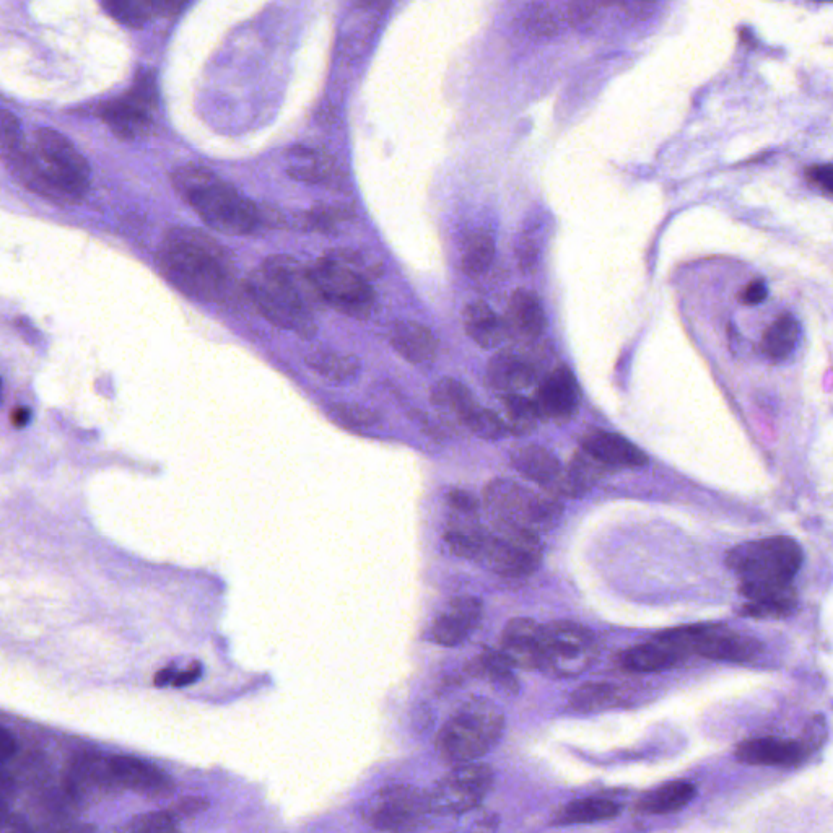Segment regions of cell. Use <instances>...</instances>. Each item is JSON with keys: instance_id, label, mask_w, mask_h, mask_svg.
<instances>
[{"instance_id": "f1b7e54d", "label": "cell", "mask_w": 833, "mask_h": 833, "mask_svg": "<svg viewBox=\"0 0 833 833\" xmlns=\"http://www.w3.org/2000/svg\"><path fill=\"white\" fill-rule=\"evenodd\" d=\"M101 7L116 22L126 27L142 28L150 18L158 15H175L183 9L181 2H150V0H108Z\"/></svg>"}, {"instance_id": "60d3db41", "label": "cell", "mask_w": 833, "mask_h": 833, "mask_svg": "<svg viewBox=\"0 0 833 833\" xmlns=\"http://www.w3.org/2000/svg\"><path fill=\"white\" fill-rule=\"evenodd\" d=\"M479 669L490 682L498 685L505 692H515L516 679L513 676V666L506 661L500 651H487L480 656Z\"/></svg>"}, {"instance_id": "7402d4cb", "label": "cell", "mask_w": 833, "mask_h": 833, "mask_svg": "<svg viewBox=\"0 0 833 833\" xmlns=\"http://www.w3.org/2000/svg\"><path fill=\"white\" fill-rule=\"evenodd\" d=\"M118 786L111 775L110 757L82 754L70 765L66 777V791L70 798L88 796L90 791H111Z\"/></svg>"}, {"instance_id": "9f6ffc18", "label": "cell", "mask_w": 833, "mask_h": 833, "mask_svg": "<svg viewBox=\"0 0 833 833\" xmlns=\"http://www.w3.org/2000/svg\"><path fill=\"white\" fill-rule=\"evenodd\" d=\"M176 676H178V672H176L175 668L162 669V671L158 672L157 676H155V685H157V687H166V685L170 684L173 685Z\"/></svg>"}, {"instance_id": "603a6c76", "label": "cell", "mask_w": 833, "mask_h": 833, "mask_svg": "<svg viewBox=\"0 0 833 833\" xmlns=\"http://www.w3.org/2000/svg\"><path fill=\"white\" fill-rule=\"evenodd\" d=\"M487 381L502 396L519 394L537 381V370L528 358L515 352L493 355L487 367Z\"/></svg>"}, {"instance_id": "6f0895ef", "label": "cell", "mask_w": 833, "mask_h": 833, "mask_svg": "<svg viewBox=\"0 0 833 833\" xmlns=\"http://www.w3.org/2000/svg\"><path fill=\"white\" fill-rule=\"evenodd\" d=\"M62 833H95L93 832V827H77V829H70L66 830V832Z\"/></svg>"}, {"instance_id": "cb8c5ba5", "label": "cell", "mask_w": 833, "mask_h": 833, "mask_svg": "<svg viewBox=\"0 0 833 833\" xmlns=\"http://www.w3.org/2000/svg\"><path fill=\"white\" fill-rule=\"evenodd\" d=\"M506 329L515 336L533 341L547 328L546 311L536 293L516 290L506 308Z\"/></svg>"}, {"instance_id": "52a82bcc", "label": "cell", "mask_w": 833, "mask_h": 833, "mask_svg": "<svg viewBox=\"0 0 833 833\" xmlns=\"http://www.w3.org/2000/svg\"><path fill=\"white\" fill-rule=\"evenodd\" d=\"M484 505L495 526L524 529L536 534L550 528L560 515L557 503L508 479L493 480L485 487Z\"/></svg>"}, {"instance_id": "ba28073f", "label": "cell", "mask_w": 833, "mask_h": 833, "mask_svg": "<svg viewBox=\"0 0 833 833\" xmlns=\"http://www.w3.org/2000/svg\"><path fill=\"white\" fill-rule=\"evenodd\" d=\"M308 274L321 300L332 308L352 318L365 319L371 315L375 306V290L368 284L367 277L334 254L318 259L315 266L308 269Z\"/></svg>"}, {"instance_id": "db71d44e", "label": "cell", "mask_w": 833, "mask_h": 833, "mask_svg": "<svg viewBox=\"0 0 833 833\" xmlns=\"http://www.w3.org/2000/svg\"><path fill=\"white\" fill-rule=\"evenodd\" d=\"M201 676V664L194 663L192 664L191 668L186 669V671L178 672V676H176L173 685H175V687H188V685L194 684V682L199 681V677Z\"/></svg>"}, {"instance_id": "f546056e", "label": "cell", "mask_w": 833, "mask_h": 833, "mask_svg": "<svg viewBox=\"0 0 833 833\" xmlns=\"http://www.w3.org/2000/svg\"><path fill=\"white\" fill-rule=\"evenodd\" d=\"M611 469L585 450L576 451L557 490L567 497H580L586 490L593 489Z\"/></svg>"}, {"instance_id": "7c38bea8", "label": "cell", "mask_w": 833, "mask_h": 833, "mask_svg": "<svg viewBox=\"0 0 833 833\" xmlns=\"http://www.w3.org/2000/svg\"><path fill=\"white\" fill-rule=\"evenodd\" d=\"M157 101L153 77L142 70L126 95L101 105L100 116L119 139H139L152 131Z\"/></svg>"}, {"instance_id": "681fc988", "label": "cell", "mask_w": 833, "mask_h": 833, "mask_svg": "<svg viewBox=\"0 0 833 833\" xmlns=\"http://www.w3.org/2000/svg\"><path fill=\"white\" fill-rule=\"evenodd\" d=\"M825 733V724L822 718H816V720L809 723L807 726L806 733H804V738L801 739V744H803L804 749H806L807 754L809 752L814 751L817 747L822 744V734Z\"/></svg>"}, {"instance_id": "2e32d148", "label": "cell", "mask_w": 833, "mask_h": 833, "mask_svg": "<svg viewBox=\"0 0 833 833\" xmlns=\"http://www.w3.org/2000/svg\"><path fill=\"white\" fill-rule=\"evenodd\" d=\"M482 604L476 598H456L441 611L428 629V638L441 646H458L479 627Z\"/></svg>"}, {"instance_id": "9c48e42d", "label": "cell", "mask_w": 833, "mask_h": 833, "mask_svg": "<svg viewBox=\"0 0 833 833\" xmlns=\"http://www.w3.org/2000/svg\"><path fill=\"white\" fill-rule=\"evenodd\" d=\"M542 560L539 534L524 529L495 526L485 533L476 562L505 578L533 575Z\"/></svg>"}, {"instance_id": "e575fe53", "label": "cell", "mask_w": 833, "mask_h": 833, "mask_svg": "<svg viewBox=\"0 0 833 833\" xmlns=\"http://www.w3.org/2000/svg\"><path fill=\"white\" fill-rule=\"evenodd\" d=\"M620 812L619 804L611 799L585 798L576 799L573 803L563 806L554 816V824H593L602 820L614 819Z\"/></svg>"}, {"instance_id": "277c9868", "label": "cell", "mask_w": 833, "mask_h": 833, "mask_svg": "<svg viewBox=\"0 0 833 833\" xmlns=\"http://www.w3.org/2000/svg\"><path fill=\"white\" fill-rule=\"evenodd\" d=\"M171 183L178 196L215 232L249 235L262 223L261 209L209 168L181 166L173 171Z\"/></svg>"}, {"instance_id": "e0dca14e", "label": "cell", "mask_w": 833, "mask_h": 833, "mask_svg": "<svg viewBox=\"0 0 833 833\" xmlns=\"http://www.w3.org/2000/svg\"><path fill=\"white\" fill-rule=\"evenodd\" d=\"M534 402L541 417L565 422L580 404V384L567 367L555 368L537 389Z\"/></svg>"}, {"instance_id": "7a4b0ae2", "label": "cell", "mask_w": 833, "mask_h": 833, "mask_svg": "<svg viewBox=\"0 0 833 833\" xmlns=\"http://www.w3.org/2000/svg\"><path fill=\"white\" fill-rule=\"evenodd\" d=\"M245 292L264 318L303 339L316 336L313 311L319 297L308 269L290 256H272L249 275Z\"/></svg>"}, {"instance_id": "11a10c76", "label": "cell", "mask_w": 833, "mask_h": 833, "mask_svg": "<svg viewBox=\"0 0 833 833\" xmlns=\"http://www.w3.org/2000/svg\"><path fill=\"white\" fill-rule=\"evenodd\" d=\"M31 412L27 407H17L10 415V422L15 428L27 427L30 424Z\"/></svg>"}, {"instance_id": "f35d334b", "label": "cell", "mask_w": 833, "mask_h": 833, "mask_svg": "<svg viewBox=\"0 0 833 833\" xmlns=\"http://www.w3.org/2000/svg\"><path fill=\"white\" fill-rule=\"evenodd\" d=\"M619 689L606 682H593L576 689L570 697V707L580 713L606 710L619 703Z\"/></svg>"}, {"instance_id": "ac0fdd59", "label": "cell", "mask_w": 833, "mask_h": 833, "mask_svg": "<svg viewBox=\"0 0 833 833\" xmlns=\"http://www.w3.org/2000/svg\"><path fill=\"white\" fill-rule=\"evenodd\" d=\"M542 625L533 619H513L508 622L503 632L500 653L513 668H541Z\"/></svg>"}, {"instance_id": "8992f818", "label": "cell", "mask_w": 833, "mask_h": 833, "mask_svg": "<svg viewBox=\"0 0 833 833\" xmlns=\"http://www.w3.org/2000/svg\"><path fill=\"white\" fill-rule=\"evenodd\" d=\"M803 559L798 542L777 536L734 547L726 557V565L742 583H791Z\"/></svg>"}, {"instance_id": "1f68e13d", "label": "cell", "mask_w": 833, "mask_h": 833, "mask_svg": "<svg viewBox=\"0 0 833 833\" xmlns=\"http://www.w3.org/2000/svg\"><path fill=\"white\" fill-rule=\"evenodd\" d=\"M697 790L689 781H672L646 793L638 801V811L646 814H671L681 811L695 798Z\"/></svg>"}, {"instance_id": "8d00e7d4", "label": "cell", "mask_w": 833, "mask_h": 833, "mask_svg": "<svg viewBox=\"0 0 833 833\" xmlns=\"http://www.w3.org/2000/svg\"><path fill=\"white\" fill-rule=\"evenodd\" d=\"M503 406H505L508 432H513L515 435H529L541 419L534 399H528L523 394L503 396Z\"/></svg>"}, {"instance_id": "680465c9", "label": "cell", "mask_w": 833, "mask_h": 833, "mask_svg": "<svg viewBox=\"0 0 833 833\" xmlns=\"http://www.w3.org/2000/svg\"><path fill=\"white\" fill-rule=\"evenodd\" d=\"M474 833H476V832H474ZM479 833H489V832H479Z\"/></svg>"}, {"instance_id": "d6a6232c", "label": "cell", "mask_w": 833, "mask_h": 833, "mask_svg": "<svg viewBox=\"0 0 833 833\" xmlns=\"http://www.w3.org/2000/svg\"><path fill=\"white\" fill-rule=\"evenodd\" d=\"M799 337H801V326H799L798 319L790 313H785L773 319L770 326L765 329L760 349L772 360H785L793 354Z\"/></svg>"}, {"instance_id": "f6af8a7d", "label": "cell", "mask_w": 833, "mask_h": 833, "mask_svg": "<svg viewBox=\"0 0 833 833\" xmlns=\"http://www.w3.org/2000/svg\"><path fill=\"white\" fill-rule=\"evenodd\" d=\"M207 807H209V799L202 798V796H188V798L179 799L178 803L171 809V814L176 819L192 817L201 814Z\"/></svg>"}, {"instance_id": "83f0119b", "label": "cell", "mask_w": 833, "mask_h": 833, "mask_svg": "<svg viewBox=\"0 0 833 833\" xmlns=\"http://www.w3.org/2000/svg\"><path fill=\"white\" fill-rule=\"evenodd\" d=\"M684 658L685 656L674 646L664 642L663 638L656 637L653 642L625 651L624 655L620 656V664L630 672H658L674 668Z\"/></svg>"}, {"instance_id": "c3c4849f", "label": "cell", "mask_w": 833, "mask_h": 833, "mask_svg": "<svg viewBox=\"0 0 833 833\" xmlns=\"http://www.w3.org/2000/svg\"><path fill=\"white\" fill-rule=\"evenodd\" d=\"M806 176L811 179L812 183L833 194V165L811 166L807 168Z\"/></svg>"}, {"instance_id": "4316f807", "label": "cell", "mask_w": 833, "mask_h": 833, "mask_svg": "<svg viewBox=\"0 0 833 833\" xmlns=\"http://www.w3.org/2000/svg\"><path fill=\"white\" fill-rule=\"evenodd\" d=\"M464 329L467 336L482 349H497L508 336L503 319L484 301H474L466 306L463 313Z\"/></svg>"}, {"instance_id": "d590c367", "label": "cell", "mask_w": 833, "mask_h": 833, "mask_svg": "<svg viewBox=\"0 0 833 833\" xmlns=\"http://www.w3.org/2000/svg\"><path fill=\"white\" fill-rule=\"evenodd\" d=\"M306 363L326 380L344 383L357 376L360 362L352 355L334 354V352H316L306 357Z\"/></svg>"}, {"instance_id": "bcb514c9", "label": "cell", "mask_w": 833, "mask_h": 833, "mask_svg": "<svg viewBox=\"0 0 833 833\" xmlns=\"http://www.w3.org/2000/svg\"><path fill=\"white\" fill-rule=\"evenodd\" d=\"M448 503L458 515H474L477 511V500L466 490H453L448 495Z\"/></svg>"}, {"instance_id": "3957f363", "label": "cell", "mask_w": 833, "mask_h": 833, "mask_svg": "<svg viewBox=\"0 0 833 833\" xmlns=\"http://www.w3.org/2000/svg\"><path fill=\"white\" fill-rule=\"evenodd\" d=\"M158 261L173 284L192 297L223 301L232 297L235 269L212 236L196 228L178 227L166 233Z\"/></svg>"}, {"instance_id": "f5cc1de1", "label": "cell", "mask_w": 833, "mask_h": 833, "mask_svg": "<svg viewBox=\"0 0 833 833\" xmlns=\"http://www.w3.org/2000/svg\"><path fill=\"white\" fill-rule=\"evenodd\" d=\"M594 14H596V5L593 4H570V12H568L570 20L575 25L585 23L589 18H593Z\"/></svg>"}, {"instance_id": "8fae6325", "label": "cell", "mask_w": 833, "mask_h": 833, "mask_svg": "<svg viewBox=\"0 0 833 833\" xmlns=\"http://www.w3.org/2000/svg\"><path fill=\"white\" fill-rule=\"evenodd\" d=\"M661 637L672 643V646H676L684 656L700 655L703 658L733 663L751 661L762 650V645L755 638L707 625L668 630L661 633Z\"/></svg>"}, {"instance_id": "7bdbcfd3", "label": "cell", "mask_w": 833, "mask_h": 833, "mask_svg": "<svg viewBox=\"0 0 833 833\" xmlns=\"http://www.w3.org/2000/svg\"><path fill=\"white\" fill-rule=\"evenodd\" d=\"M332 414L336 415L337 419L344 422L345 425L355 428L371 427L378 420L373 410L357 406V404H337V406L332 407Z\"/></svg>"}, {"instance_id": "74e56055", "label": "cell", "mask_w": 833, "mask_h": 833, "mask_svg": "<svg viewBox=\"0 0 833 833\" xmlns=\"http://www.w3.org/2000/svg\"><path fill=\"white\" fill-rule=\"evenodd\" d=\"M495 258V243L492 236L476 232L467 236L463 246V269L467 275L477 277L485 274Z\"/></svg>"}, {"instance_id": "44dd1931", "label": "cell", "mask_w": 833, "mask_h": 833, "mask_svg": "<svg viewBox=\"0 0 833 833\" xmlns=\"http://www.w3.org/2000/svg\"><path fill=\"white\" fill-rule=\"evenodd\" d=\"M581 450L609 467H642L648 463V456L632 441L604 430L586 433L581 440Z\"/></svg>"}, {"instance_id": "ab89813d", "label": "cell", "mask_w": 833, "mask_h": 833, "mask_svg": "<svg viewBox=\"0 0 833 833\" xmlns=\"http://www.w3.org/2000/svg\"><path fill=\"white\" fill-rule=\"evenodd\" d=\"M463 425L469 432L474 433L476 437L482 438V440H500V438H505L506 433H508L505 420L500 419L493 410L485 409L480 404H477L469 412Z\"/></svg>"}, {"instance_id": "ffe728a7", "label": "cell", "mask_w": 833, "mask_h": 833, "mask_svg": "<svg viewBox=\"0 0 833 833\" xmlns=\"http://www.w3.org/2000/svg\"><path fill=\"white\" fill-rule=\"evenodd\" d=\"M741 594L749 599L744 612L759 619H781L796 609V589L791 583H742Z\"/></svg>"}, {"instance_id": "9a60e30c", "label": "cell", "mask_w": 833, "mask_h": 833, "mask_svg": "<svg viewBox=\"0 0 833 833\" xmlns=\"http://www.w3.org/2000/svg\"><path fill=\"white\" fill-rule=\"evenodd\" d=\"M110 768L118 788L134 791L140 796L165 798L176 788L175 781L168 773L132 755H113L110 757Z\"/></svg>"}, {"instance_id": "6da1fadb", "label": "cell", "mask_w": 833, "mask_h": 833, "mask_svg": "<svg viewBox=\"0 0 833 833\" xmlns=\"http://www.w3.org/2000/svg\"><path fill=\"white\" fill-rule=\"evenodd\" d=\"M5 162L31 192L59 205L82 201L90 188V165L61 132L44 127L35 142Z\"/></svg>"}, {"instance_id": "d6986e66", "label": "cell", "mask_w": 833, "mask_h": 833, "mask_svg": "<svg viewBox=\"0 0 833 833\" xmlns=\"http://www.w3.org/2000/svg\"><path fill=\"white\" fill-rule=\"evenodd\" d=\"M806 755L801 742L781 738L751 739L736 749L739 762L760 767H793L806 759Z\"/></svg>"}, {"instance_id": "4fadbf2b", "label": "cell", "mask_w": 833, "mask_h": 833, "mask_svg": "<svg viewBox=\"0 0 833 833\" xmlns=\"http://www.w3.org/2000/svg\"><path fill=\"white\" fill-rule=\"evenodd\" d=\"M492 785V768L487 765L466 764L454 768L428 794L430 811L441 816L471 811L484 801Z\"/></svg>"}, {"instance_id": "b9f144b4", "label": "cell", "mask_w": 833, "mask_h": 833, "mask_svg": "<svg viewBox=\"0 0 833 833\" xmlns=\"http://www.w3.org/2000/svg\"><path fill=\"white\" fill-rule=\"evenodd\" d=\"M119 833H179V829L171 811H163L137 817Z\"/></svg>"}, {"instance_id": "30bf717a", "label": "cell", "mask_w": 833, "mask_h": 833, "mask_svg": "<svg viewBox=\"0 0 833 833\" xmlns=\"http://www.w3.org/2000/svg\"><path fill=\"white\" fill-rule=\"evenodd\" d=\"M541 671L554 677L578 676L594 659L593 635L575 622L542 625Z\"/></svg>"}, {"instance_id": "816d5d0a", "label": "cell", "mask_w": 833, "mask_h": 833, "mask_svg": "<svg viewBox=\"0 0 833 833\" xmlns=\"http://www.w3.org/2000/svg\"><path fill=\"white\" fill-rule=\"evenodd\" d=\"M17 749L18 746L14 734H10L7 728L0 729V755H2V764L12 759L17 754Z\"/></svg>"}, {"instance_id": "4dcf8cb0", "label": "cell", "mask_w": 833, "mask_h": 833, "mask_svg": "<svg viewBox=\"0 0 833 833\" xmlns=\"http://www.w3.org/2000/svg\"><path fill=\"white\" fill-rule=\"evenodd\" d=\"M287 173L303 183H323L336 170V162L329 153L310 147H293L287 155Z\"/></svg>"}, {"instance_id": "d4e9b609", "label": "cell", "mask_w": 833, "mask_h": 833, "mask_svg": "<svg viewBox=\"0 0 833 833\" xmlns=\"http://www.w3.org/2000/svg\"><path fill=\"white\" fill-rule=\"evenodd\" d=\"M389 341L397 354L414 365H425L437 357L438 342L432 331L414 321L394 324Z\"/></svg>"}, {"instance_id": "484cf974", "label": "cell", "mask_w": 833, "mask_h": 833, "mask_svg": "<svg viewBox=\"0 0 833 833\" xmlns=\"http://www.w3.org/2000/svg\"><path fill=\"white\" fill-rule=\"evenodd\" d=\"M511 464L521 476L544 487H557L562 480L559 459L546 448L537 445L521 446L511 454Z\"/></svg>"}, {"instance_id": "5bb4252c", "label": "cell", "mask_w": 833, "mask_h": 833, "mask_svg": "<svg viewBox=\"0 0 833 833\" xmlns=\"http://www.w3.org/2000/svg\"><path fill=\"white\" fill-rule=\"evenodd\" d=\"M430 811V799L412 786H389L378 791L363 809L368 824L383 832L412 829Z\"/></svg>"}, {"instance_id": "7dc6e473", "label": "cell", "mask_w": 833, "mask_h": 833, "mask_svg": "<svg viewBox=\"0 0 833 833\" xmlns=\"http://www.w3.org/2000/svg\"><path fill=\"white\" fill-rule=\"evenodd\" d=\"M768 297V288L764 280H752L751 284H747L746 288L742 290L741 301L744 305L755 306L764 303Z\"/></svg>"}, {"instance_id": "836d02e7", "label": "cell", "mask_w": 833, "mask_h": 833, "mask_svg": "<svg viewBox=\"0 0 833 833\" xmlns=\"http://www.w3.org/2000/svg\"><path fill=\"white\" fill-rule=\"evenodd\" d=\"M433 406L463 425L469 412L479 404L471 391L453 378H443L432 389Z\"/></svg>"}, {"instance_id": "ee69618b", "label": "cell", "mask_w": 833, "mask_h": 833, "mask_svg": "<svg viewBox=\"0 0 833 833\" xmlns=\"http://www.w3.org/2000/svg\"><path fill=\"white\" fill-rule=\"evenodd\" d=\"M22 147V132H20L17 116L10 111H2V157L4 160H9Z\"/></svg>"}, {"instance_id": "5b68a950", "label": "cell", "mask_w": 833, "mask_h": 833, "mask_svg": "<svg viewBox=\"0 0 833 833\" xmlns=\"http://www.w3.org/2000/svg\"><path fill=\"white\" fill-rule=\"evenodd\" d=\"M503 729L505 716L495 705L482 700L467 703L440 729L438 755L448 764H471L497 746Z\"/></svg>"}, {"instance_id": "f907efd6", "label": "cell", "mask_w": 833, "mask_h": 833, "mask_svg": "<svg viewBox=\"0 0 833 833\" xmlns=\"http://www.w3.org/2000/svg\"><path fill=\"white\" fill-rule=\"evenodd\" d=\"M2 833H33L30 824L25 817L18 816V814H7L4 817V824H2Z\"/></svg>"}]
</instances>
